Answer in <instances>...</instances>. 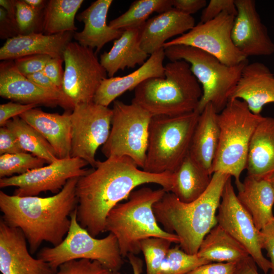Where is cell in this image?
Wrapping results in <instances>:
<instances>
[{
	"instance_id": "14",
	"label": "cell",
	"mask_w": 274,
	"mask_h": 274,
	"mask_svg": "<svg viewBox=\"0 0 274 274\" xmlns=\"http://www.w3.org/2000/svg\"><path fill=\"white\" fill-rule=\"evenodd\" d=\"M218 210V224L246 248L257 265L267 274L271 266L269 260L262 252L260 230L238 200L231 177L225 185Z\"/></svg>"
},
{
	"instance_id": "47",
	"label": "cell",
	"mask_w": 274,
	"mask_h": 274,
	"mask_svg": "<svg viewBox=\"0 0 274 274\" xmlns=\"http://www.w3.org/2000/svg\"><path fill=\"white\" fill-rule=\"evenodd\" d=\"M173 8L182 13L191 15L207 5L206 0H172Z\"/></svg>"
},
{
	"instance_id": "15",
	"label": "cell",
	"mask_w": 274,
	"mask_h": 274,
	"mask_svg": "<svg viewBox=\"0 0 274 274\" xmlns=\"http://www.w3.org/2000/svg\"><path fill=\"white\" fill-rule=\"evenodd\" d=\"M88 163L77 157L59 159L21 175L0 179V187L15 186L14 194L18 196H37L41 192L58 193L68 180L79 178L90 172L84 167Z\"/></svg>"
},
{
	"instance_id": "16",
	"label": "cell",
	"mask_w": 274,
	"mask_h": 274,
	"mask_svg": "<svg viewBox=\"0 0 274 274\" xmlns=\"http://www.w3.org/2000/svg\"><path fill=\"white\" fill-rule=\"evenodd\" d=\"M0 96L22 104L54 108L59 106L72 111L75 106L63 93L45 88L22 75L13 60L0 63Z\"/></svg>"
},
{
	"instance_id": "25",
	"label": "cell",
	"mask_w": 274,
	"mask_h": 274,
	"mask_svg": "<svg viewBox=\"0 0 274 274\" xmlns=\"http://www.w3.org/2000/svg\"><path fill=\"white\" fill-rule=\"evenodd\" d=\"M218 115L212 104L205 107L199 115L189 151L190 156L211 175L220 138Z\"/></svg>"
},
{
	"instance_id": "22",
	"label": "cell",
	"mask_w": 274,
	"mask_h": 274,
	"mask_svg": "<svg viewBox=\"0 0 274 274\" xmlns=\"http://www.w3.org/2000/svg\"><path fill=\"white\" fill-rule=\"evenodd\" d=\"M73 32L55 35L32 32L18 35L6 40L0 49V59L14 60L19 57L46 54L52 58L62 57L66 46L73 38Z\"/></svg>"
},
{
	"instance_id": "52",
	"label": "cell",
	"mask_w": 274,
	"mask_h": 274,
	"mask_svg": "<svg viewBox=\"0 0 274 274\" xmlns=\"http://www.w3.org/2000/svg\"><path fill=\"white\" fill-rule=\"evenodd\" d=\"M25 2L31 7L43 11L45 8L47 1L44 0H24Z\"/></svg>"
},
{
	"instance_id": "6",
	"label": "cell",
	"mask_w": 274,
	"mask_h": 274,
	"mask_svg": "<svg viewBox=\"0 0 274 274\" xmlns=\"http://www.w3.org/2000/svg\"><path fill=\"white\" fill-rule=\"evenodd\" d=\"M263 117L253 113L245 102L238 99H230L218 113L220 138L212 172L233 177L237 189L242 186L240 177L246 169L252 135Z\"/></svg>"
},
{
	"instance_id": "31",
	"label": "cell",
	"mask_w": 274,
	"mask_h": 274,
	"mask_svg": "<svg viewBox=\"0 0 274 274\" xmlns=\"http://www.w3.org/2000/svg\"><path fill=\"white\" fill-rule=\"evenodd\" d=\"M83 0H50L43 11L42 29L44 34L76 32L75 19Z\"/></svg>"
},
{
	"instance_id": "37",
	"label": "cell",
	"mask_w": 274,
	"mask_h": 274,
	"mask_svg": "<svg viewBox=\"0 0 274 274\" xmlns=\"http://www.w3.org/2000/svg\"><path fill=\"white\" fill-rule=\"evenodd\" d=\"M16 21L19 35L36 32L38 25L42 26L43 11L36 9L24 0L16 1Z\"/></svg>"
},
{
	"instance_id": "18",
	"label": "cell",
	"mask_w": 274,
	"mask_h": 274,
	"mask_svg": "<svg viewBox=\"0 0 274 274\" xmlns=\"http://www.w3.org/2000/svg\"><path fill=\"white\" fill-rule=\"evenodd\" d=\"M0 271L2 274H52L44 260L35 259L27 247L22 231L0 220Z\"/></svg>"
},
{
	"instance_id": "28",
	"label": "cell",
	"mask_w": 274,
	"mask_h": 274,
	"mask_svg": "<svg viewBox=\"0 0 274 274\" xmlns=\"http://www.w3.org/2000/svg\"><path fill=\"white\" fill-rule=\"evenodd\" d=\"M141 27L124 30L121 37L114 41L110 50L100 56V63L109 78L113 77L120 70L134 68L136 65L143 64L150 55L141 47Z\"/></svg>"
},
{
	"instance_id": "4",
	"label": "cell",
	"mask_w": 274,
	"mask_h": 274,
	"mask_svg": "<svg viewBox=\"0 0 274 274\" xmlns=\"http://www.w3.org/2000/svg\"><path fill=\"white\" fill-rule=\"evenodd\" d=\"M164 77L151 78L135 89L131 102L154 116H177L196 111L202 91L185 60L164 66Z\"/></svg>"
},
{
	"instance_id": "40",
	"label": "cell",
	"mask_w": 274,
	"mask_h": 274,
	"mask_svg": "<svg viewBox=\"0 0 274 274\" xmlns=\"http://www.w3.org/2000/svg\"><path fill=\"white\" fill-rule=\"evenodd\" d=\"M224 11H228L236 15L234 0H211L201 13L200 22L210 21Z\"/></svg>"
},
{
	"instance_id": "51",
	"label": "cell",
	"mask_w": 274,
	"mask_h": 274,
	"mask_svg": "<svg viewBox=\"0 0 274 274\" xmlns=\"http://www.w3.org/2000/svg\"><path fill=\"white\" fill-rule=\"evenodd\" d=\"M127 257L131 265L133 274H141L143 270V261L134 254H129Z\"/></svg>"
},
{
	"instance_id": "39",
	"label": "cell",
	"mask_w": 274,
	"mask_h": 274,
	"mask_svg": "<svg viewBox=\"0 0 274 274\" xmlns=\"http://www.w3.org/2000/svg\"><path fill=\"white\" fill-rule=\"evenodd\" d=\"M52 58L46 54H36L19 57L13 61L19 72L27 77L42 71Z\"/></svg>"
},
{
	"instance_id": "24",
	"label": "cell",
	"mask_w": 274,
	"mask_h": 274,
	"mask_svg": "<svg viewBox=\"0 0 274 274\" xmlns=\"http://www.w3.org/2000/svg\"><path fill=\"white\" fill-rule=\"evenodd\" d=\"M112 0H97L76 16L84 23L80 32H75L73 38L80 45L98 52L108 43L119 38L124 30L114 29L107 24V17Z\"/></svg>"
},
{
	"instance_id": "32",
	"label": "cell",
	"mask_w": 274,
	"mask_h": 274,
	"mask_svg": "<svg viewBox=\"0 0 274 274\" xmlns=\"http://www.w3.org/2000/svg\"><path fill=\"white\" fill-rule=\"evenodd\" d=\"M4 126L14 133L24 152L44 159L48 164L59 159L47 140L19 116L10 119Z\"/></svg>"
},
{
	"instance_id": "21",
	"label": "cell",
	"mask_w": 274,
	"mask_h": 274,
	"mask_svg": "<svg viewBox=\"0 0 274 274\" xmlns=\"http://www.w3.org/2000/svg\"><path fill=\"white\" fill-rule=\"evenodd\" d=\"M165 57L163 48L150 55L143 64L130 74L105 79L96 91L93 102L108 107L118 97L127 91L135 89L147 79L164 77Z\"/></svg>"
},
{
	"instance_id": "5",
	"label": "cell",
	"mask_w": 274,
	"mask_h": 274,
	"mask_svg": "<svg viewBox=\"0 0 274 274\" xmlns=\"http://www.w3.org/2000/svg\"><path fill=\"white\" fill-rule=\"evenodd\" d=\"M163 188L153 190L142 187L133 191L124 203H119L108 214L106 231L117 238L123 257L141 251L140 242L151 237H159L180 243L178 236L162 229L158 224L153 207L164 195Z\"/></svg>"
},
{
	"instance_id": "36",
	"label": "cell",
	"mask_w": 274,
	"mask_h": 274,
	"mask_svg": "<svg viewBox=\"0 0 274 274\" xmlns=\"http://www.w3.org/2000/svg\"><path fill=\"white\" fill-rule=\"evenodd\" d=\"M171 241L159 237H151L140 242V250L146 264V274H160L162 263L170 249Z\"/></svg>"
},
{
	"instance_id": "23",
	"label": "cell",
	"mask_w": 274,
	"mask_h": 274,
	"mask_svg": "<svg viewBox=\"0 0 274 274\" xmlns=\"http://www.w3.org/2000/svg\"><path fill=\"white\" fill-rule=\"evenodd\" d=\"M71 112L50 113L35 108L19 117L47 140L59 159H65L71 157Z\"/></svg>"
},
{
	"instance_id": "1",
	"label": "cell",
	"mask_w": 274,
	"mask_h": 274,
	"mask_svg": "<svg viewBox=\"0 0 274 274\" xmlns=\"http://www.w3.org/2000/svg\"><path fill=\"white\" fill-rule=\"evenodd\" d=\"M175 175L166 172L153 174L140 169L128 157L97 160L94 169L79 178L76 187L77 219L79 224L96 237L106 231L110 211L129 197L139 186L154 183L171 192Z\"/></svg>"
},
{
	"instance_id": "2",
	"label": "cell",
	"mask_w": 274,
	"mask_h": 274,
	"mask_svg": "<svg viewBox=\"0 0 274 274\" xmlns=\"http://www.w3.org/2000/svg\"><path fill=\"white\" fill-rule=\"evenodd\" d=\"M78 179H70L58 193L46 197L10 195L0 191L2 219L22 231L31 254L43 242L54 247L64 238L71 225L70 215L78 204L76 187Z\"/></svg>"
},
{
	"instance_id": "34",
	"label": "cell",
	"mask_w": 274,
	"mask_h": 274,
	"mask_svg": "<svg viewBox=\"0 0 274 274\" xmlns=\"http://www.w3.org/2000/svg\"><path fill=\"white\" fill-rule=\"evenodd\" d=\"M211 262L197 254H189L180 246L170 248L164 259L160 274H186L201 265Z\"/></svg>"
},
{
	"instance_id": "3",
	"label": "cell",
	"mask_w": 274,
	"mask_h": 274,
	"mask_svg": "<svg viewBox=\"0 0 274 274\" xmlns=\"http://www.w3.org/2000/svg\"><path fill=\"white\" fill-rule=\"evenodd\" d=\"M230 175L215 172L204 193L196 200L185 203L171 192H166L153 207L158 223L164 230L176 234L181 249L197 254L203 238L217 224L216 212L225 185Z\"/></svg>"
},
{
	"instance_id": "17",
	"label": "cell",
	"mask_w": 274,
	"mask_h": 274,
	"mask_svg": "<svg viewBox=\"0 0 274 274\" xmlns=\"http://www.w3.org/2000/svg\"><path fill=\"white\" fill-rule=\"evenodd\" d=\"M236 8L231 38L235 47L247 57L269 56L274 43L262 23L254 0H234Z\"/></svg>"
},
{
	"instance_id": "7",
	"label": "cell",
	"mask_w": 274,
	"mask_h": 274,
	"mask_svg": "<svg viewBox=\"0 0 274 274\" xmlns=\"http://www.w3.org/2000/svg\"><path fill=\"white\" fill-rule=\"evenodd\" d=\"M200 114L152 116L143 169L153 174L174 173L189 154Z\"/></svg>"
},
{
	"instance_id": "35",
	"label": "cell",
	"mask_w": 274,
	"mask_h": 274,
	"mask_svg": "<svg viewBox=\"0 0 274 274\" xmlns=\"http://www.w3.org/2000/svg\"><path fill=\"white\" fill-rule=\"evenodd\" d=\"M45 163L44 159L27 152L2 155L0 177H9L13 174L21 175L41 167Z\"/></svg>"
},
{
	"instance_id": "26",
	"label": "cell",
	"mask_w": 274,
	"mask_h": 274,
	"mask_svg": "<svg viewBox=\"0 0 274 274\" xmlns=\"http://www.w3.org/2000/svg\"><path fill=\"white\" fill-rule=\"evenodd\" d=\"M248 176L267 179L274 173V117H264L252 135L247 158Z\"/></svg>"
},
{
	"instance_id": "42",
	"label": "cell",
	"mask_w": 274,
	"mask_h": 274,
	"mask_svg": "<svg viewBox=\"0 0 274 274\" xmlns=\"http://www.w3.org/2000/svg\"><path fill=\"white\" fill-rule=\"evenodd\" d=\"M37 107L34 104H22L9 102L0 105V125L4 126L10 119Z\"/></svg>"
},
{
	"instance_id": "10",
	"label": "cell",
	"mask_w": 274,
	"mask_h": 274,
	"mask_svg": "<svg viewBox=\"0 0 274 274\" xmlns=\"http://www.w3.org/2000/svg\"><path fill=\"white\" fill-rule=\"evenodd\" d=\"M111 128L101 151L107 157H128L143 168L152 115L141 106L113 101Z\"/></svg>"
},
{
	"instance_id": "20",
	"label": "cell",
	"mask_w": 274,
	"mask_h": 274,
	"mask_svg": "<svg viewBox=\"0 0 274 274\" xmlns=\"http://www.w3.org/2000/svg\"><path fill=\"white\" fill-rule=\"evenodd\" d=\"M195 26L192 15L172 9L147 20L140 30L142 49L149 55L163 48L166 41L182 35Z\"/></svg>"
},
{
	"instance_id": "29",
	"label": "cell",
	"mask_w": 274,
	"mask_h": 274,
	"mask_svg": "<svg viewBox=\"0 0 274 274\" xmlns=\"http://www.w3.org/2000/svg\"><path fill=\"white\" fill-rule=\"evenodd\" d=\"M197 254L211 262H239L250 256L246 248L218 224L203 238Z\"/></svg>"
},
{
	"instance_id": "9",
	"label": "cell",
	"mask_w": 274,
	"mask_h": 274,
	"mask_svg": "<svg viewBox=\"0 0 274 274\" xmlns=\"http://www.w3.org/2000/svg\"><path fill=\"white\" fill-rule=\"evenodd\" d=\"M70 219V229L62 242L53 247L42 248L37 258L47 262L54 271L67 261L87 259L98 261L110 269L118 272L123 261L116 236L110 232L102 238L91 236L78 223L77 209L71 214Z\"/></svg>"
},
{
	"instance_id": "50",
	"label": "cell",
	"mask_w": 274,
	"mask_h": 274,
	"mask_svg": "<svg viewBox=\"0 0 274 274\" xmlns=\"http://www.w3.org/2000/svg\"><path fill=\"white\" fill-rule=\"evenodd\" d=\"M0 6L6 10L8 16L12 21L17 24L16 1L1 0Z\"/></svg>"
},
{
	"instance_id": "49",
	"label": "cell",
	"mask_w": 274,
	"mask_h": 274,
	"mask_svg": "<svg viewBox=\"0 0 274 274\" xmlns=\"http://www.w3.org/2000/svg\"><path fill=\"white\" fill-rule=\"evenodd\" d=\"M238 274H259L257 264L250 256L238 262Z\"/></svg>"
},
{
	"instance_id": "41",
	"label": "cell",
	"mask_w": 274,
	"mask_h": 274,
	"mask_svg": "<svg viewBox=\"0 0 274 274\" xmlns=\"http://www.w3.org/2000/svg\"><path fill=\"white\" fill-rule=\"evenodd\" d=\"M186 274H238V262L209 263Z\"/></svg>"
},
{
	"instance_id": "44",
	"label": "cell",
	"mask_w": 274,
	"mask_h": 274,
	"mask_svg": "<svg viewBox=\"0 0 274 274\" xmlns=\"http://www.w3.org/2000/svg\"><path fill=\"white\" fill-rule=\"evenodd\" d=\"M63 62L62 57L52 58L42 71L45 75L61 90L64 76L62 68Z\"/></svg>"
},
{
	"instance_id": "53",
	"label": "cell",
	"mask_w": 274,
	"mask_h": 274,
	"mask_svg": "<svg viewBox=\"0 0 274 274\" xmlns=\"http://www.w3.org/2000/svg\"><path fill=\"white\" fill-rule=\"evenodd\" d=\"M267 180L269 182L274 190V173H273Z\"/></svg>"
},
{
	"instance_id": "43",
	"label": "cell",
	"mask_w": 274,
	"mask_h": 274,
	"mask_svg": "<svg viewBox=\"0 0 274 274\" xmlns=\"http://www.w3.org/2000/svg\"><path fill=\"white\" fill-rule=\"evenodd\" d=\"M24 152L14 133L4 126L0 128V154H16Z\"/></svg>"
},
{
	"instance_id": "13",
	"label": "cell",
	"mask_w": 274,
	"mask_h": 274,
	"mask_svg": "<svg viewBox=\"0 0 274 274\" xmlns=\"http://www.w3.org/2000/svg\"><path fill=\"white\" fill-rule=\"evenodd\" d=\"M235 15L224 11L214 19L200 22L188 32L166 42L163 48L185 45L204 51L223 63L234 66L248 60V57L234 45L231 32Z\"/></svg>"
},
{
	"instance_id": "45",
	"label": "cell",
	"mask_w": 274,
	"mask_h": 274,
	"mask_svg": "<svg viewBox=\"0 0 274 274\" xmlns=\"http://www.w3.org/2000/svg\"><path fill=\"white\" fill-rule=\"evenodd\" d=\"M260 232L262 249L266 251L271 263L270 274H274V218Z\"/></svg>"
},
{
	"instance_id": "38",
	"label": "cell",
	"mask_w": 274,
	"mask_h": 274,
	"mask_svg": "<svg viewBox=\"0 0 274 274\" xmlns=\"http://www.w3.org/2000/svg\"><path fill=\"white\" fill-rule=\"evenodd\" d=\"M52 274H120L99 261L87 259L73 260L60 265Z\"/></svg>"
},
{
	"instance_id": "11",
	"label": "cell",
	"mask_w": 274,
	"mask_h": 274,
	"mask_svg": "<svg viewBox=\"0 0 274 274\" xmlns=\"http://www.w3.org/2000/svg\"><path fill=\"white\" fill-rule=\"evenodd\" d=\"M65 67L63 93L74 106L93 102L95 94L107 73L93 49L71 42L63 53Z\"/></svg>"
},
{
	"instance_id": "19",
	"label": "cell",
	"mask_w": 274,
	"mask_h": 274,
	"mask_svg": "<svg viewBox=\"0 0 274 274\" xmlns=\"http://www.w3.org/2000/svg\"><path fill=\"white\" fill-rule=\"evenodd\" d=\"M231 99L244 101L253 113L260 115L265 105L274 102V75L262 62H248L230 96Z\"/></svg>"
},
{
	"instance_id": "30",
	"label": "cell",
	"mask_w": 274,
	"mask_h": 274,
	"mask_svg": "<svg viewBox=\"0 0 274 274\" xmlns=\"http://www.w3.org/2000/svg\"><path fill=\"white\" fill-rule=\"evenodd\" d=\"M174 174L175 182L171 192L185 203L192 202L201 196L209 186L212 176L189 154Z\"/></svg>"
},
{
	"instance_id": "48",
	"label": "cell",
	"mask_w": 274,
	"mask_h": 274,
	"mask_svg": "<svg viewBox=\"0 0 274 274\" xmlns=\"http://www.w3.org/2000/svg\"><path fill=\"white\" fill-rule=\"evenodd\" d=\"M29 80L37 84L51 90L63 92L47 77L43 71L39 72L26 77Z\"/></svg>"
},
{
	"instance_id": "8",
	"label": "cell",
	"mask_w": 274,
	"mask_h": 274,
	"mask_svg": "<svg viewBox=\"0 0 274 274\" xmlns=\"http://www.w3.org/2000/svg\"><path fill=\"white\" fill-rule=\"evenodd\" d=\"M165 57L170 61L183 60L201 85L202 91L196 111L200 114L212 104L218 113L226 107L235 88L242 70L248 61L228 66L212 55L195 47L174 45L164 48Z\"/></svg>"
},
{
	"instance_id": "27",
	"label": "cell",
	"mask_w": 274,
	"mask_h": 274,
	"mask_svg": "<svg viewBox=\"0 0 274 274\" xmlns=\"http://www.w3.org/2000/svg\"><path fill=\"white\" fill-rule=\"evenodd\" d=\"M237 197L261 230L273 218L274 190L267 179L246 177Z\"/></svg>"
},
{
	"instance_id": "33",
	"label": "cell",
	"mask_w": 274,
	"mask_h": 274,
	"mask_svg": "<svg viewBox=\"0 0 274 274\" xmlns=\"http://www.w3.org/2000/svg\"><path fill=\"white\" fill-rule=\"evenodd\" d=\"M172 8V0H136L125 13L111 20L109 25L122 30L141 27L152 13L159 14Z\"/></svg>"
},
{
	"instance_id": "46",
	"label": "cell",
	"mask_w": 274,
	"mask_h": 274,
	"mask_svg": "<svg viewBox=\"0 0 274 274\" xmlns=\"http://www.w3.org/2000/svg\"><path fill=\"white\" fill-rule=\"evenodd\" d=\"M19 35L17 24L12 21L6 10L0 7V38L9 39Z\"/></svg>"
},
{
	"instance_id": "12",
	"label": "cell",
	"mask_w": 274,
	"mask_h": 274,
	"mask_svg": "<svg viewBox=\"0 0 274 274\" xmlns=\"http://www.w3.org/2000/svg\"><path fill=\"white\" fill-rule=\"evenodd\" d=\"M112 116V109L94 102L75 106L71 114V157L95 167L96 151L109 137Z\"/></svg>"
}]
</instances>
